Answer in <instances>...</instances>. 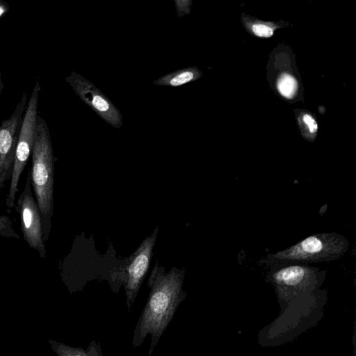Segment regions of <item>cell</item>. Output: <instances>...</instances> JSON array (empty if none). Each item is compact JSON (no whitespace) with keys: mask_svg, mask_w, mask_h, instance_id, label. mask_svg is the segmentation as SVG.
Masks as SVG:
<instances>
[{"mask_svg":"<svg viewBox=\"0 0 356 356\" xmlns=\"http://www.w3.org/2000/svg\"><path fill=\"white\" fill-rule=\"evenodd\" d=\"M184 274V269L176 267L165 273V268L157 263L151 272L147 282L149 294L132 339L133 347L138 348L150 334L151 343L147 356H152L179 305L186 298V294L182 289Z\"/></svg>","mask_w":356,"mask_h":356,"instance_id":"cell-1","label":"cell"},{"mask_svg":"<svg viewBox=\"0 0 356 356\" xmlns=\"http://www.w3.org/2000/svg\"><path fill=\"white\" fill-rule=\"evenodd\" d=\"M31 155V168L29 170L31 188L40 212L43 239L47 242L51 232L54 211L55 158L48 126L40 115L38 116Z\"/></svg>","mask_w":356,"mask_h":356,"instance_id":"cell-2","label":"cell"},{"mask_svg":"<svg viewBox=\"0 0 356 356\" xmlns=\"http://www.w3.org/2000/svg\"><path fill=\"white\" fill-rule=\"evenodd\" d=\"M347 240L335 233L309 236L298 243L274 254L273 261H321L336 259L348 248Z\"/></svg>","mask_w":356,"mask_h":356,"instance_id":"cell-3","label":"cell"},{"mask_svg":"<svg viewBox=\"0 0 356 356\" xmlns=\"http://www.w3.org/2000/svg\"><path fill=\"white\" fill-rule=\"evenodd\" d=\"M40 90V84L39 82H36L28 101L24 115L16 148L10 188L5 202L6 206L10 209L15 207L19 178L33 149L38 116V106Z\"/></svg>","mask_w":356,"mask_h":356,"instance_id":"cell-4","label":"cell"},{"mask_svg":"<svg viewBox=\"0 0 356 356\" xmlns=\"http://www.w3.org/2000/svg\"><path fill=\"white\" fill-rule=\"evenodd\" d=\"M24 92L11 115L0 125V193L11 179L17 141L28 104Z\"/></svg>","mask_w":356,"mask_h":356,"instance_id":"cell-5","label":"cell"},{"mask_svg":"<svg viewBox=\"0 0 356 356\" xmlns=\"http://www.w3.org/2000/svg\"><path fill=\"white\" fill-rule=\"evenodd\" d=\"M15 207L19 216L24 239L30 248L38 252L41 259H44L47 250L42 236L41 216L32 192L30 171Z\"/></svg>","mask_w":356,"mask_h":356,"instance_id":"cell-6","label":"cell"},{"mask_svg":"<svg viewBox=\"0 0 356 356\" xmlns=\"http://www.w3.org/2000/svg\"><path fill=\"white\" fill-rule=\"evenodd\" d=\"M65 80L76 95L101 118L115 128L121 127L122 117L120 111L92 83L74 72Z\"/></svg>","mask_w":356,"mask_h":356,"instance_id":"cell-7","label":"cell"},{"mask_svg":"<svg viewBox=\"0 0 356 356\" xmlns=\"http://www.w3.org/2000/svg\"><path fill=\"white\" fill-rule=\"evenodd\" d=\"M158 232L159 227H156L151 236L146 237L129 257L124 281L129 309L131 308L148 270Z\"/></svg>","mask_w":356,"mask_h":356,"instance_id":"cell-8","label":"cell"},{"mask_svg":"<svg viewBox=\"0 0 356 356\" xmlns=\"http://www.w3.org/2000/svg\"><path fill=\"white\" fill-rule=\"evenodd\" d=\"M202 72L195 67L168 73L153 82L155 85L177 87L199 79Z\"/></svg>","mask_w":356,"mask_h":356,"instance_id":"cell-9","label":"cell"},{"mask_svg":"<svg viewBox=\"0 0 356 356\" xmlns=\"http://www.w3.org/2000/svg\"><path fill=\"white\" fill-rule=\"evenodd\" d=\"M307 266L301 265H290L276 271L273 276L280 284L294 286L300 284L310 271Z\"/></svg>","mask_w":356,"mask_h":356,"instance_id":"cell-10","label":"cell"},{"mask_svg":"<svg viewBox=\"0 0 356 356\" xmlns=\"http://www.w3.org/2000/svg\"><path fill=\"white\" fill-rule=\"evenodd\" d=\"M60 350L61 356H103L100 343L95 341H91L86 350L62 346Z\"/></svg>","mask_w":356,"mask_h":356,"instance_id":"cell-11","label":"cell"},{"mask_svg":"<svg viewBox=\"0 0 356 356\" xmlns=\"http://www.w3.org/2000/svg\"><path fill=\"white\" fill-rule=\"evenodd\" d=\"M277 90L286 99H292L298 90L296 79L289 74H282L277 83Z\"/></svg>","mask_w":356,"mask_h":356,"instance_id":"cell-12","label":"cell"},{"mask_svg":"<svg viewBox=\"0 0 356 356\" xmlns=\"http://www.w3.org/2000/svg\"><path fill=\"white\" fill-rule=\"evenodd\" d=\"M0 236L19 239V235L15 231L11 219L6 215L0 216Z\"/></svg>","mask_w":356,"mask_h":356,"instance_id":"cell-13","label":"cell"},{"mask_svg":"<svg viewBox=\"0 0 356 356\" xmlns=\"http://www.w3.org/2000/svg\"><path fill=\"white\" fill-rule=\"evenodd\" d=\"M253 33L260 38H270L273 35V29L265 24H254L252 26Z\"/></svg>","mask_w":356,"mask_h":356,"instance_id":"cell-14","label":"cell"},{"mask_svg":"<svg viewBox=\"0 0 356 356\" xmlns=\"http://www.w3.org/2000/svg\"><path fill=\"white\" fill-rule=\"evenodd\" d=\"M302 122L310 134H316L318 125L312 115L305 113L302 116Z\"/></svg>","mask_w":356,"mask_h":356,"instance_id":"cell-15","label":"cell"},{"mask_svg":"<svg viewBox=\"0 0 356 356\" xmlns=\"http://www.w3.org/2000/svg\"><path fill=\"white\" fill-rule=\"evenodd\" d=\"M177 17H180L191 13L192 1L191 0H175Z\"/></svg>","mask_w":356,"mask_h":356,"instance_id":"cell-16","label":"cell"},{"mask_svg":"<svg viewBox=\"0 0 356 356\" xmlns=\"http://www.w3.org/2000/svg\"><path fill=\"white\" fill-rule=\"evenodd\" d=\"M8 10L9 5L6 2L0 0V18L5 15Z\"/></svg>","mask_w":356,"mask_h":356,"instance_id":"cell-17","label":"cell"},{"mask_svg":"<svg viewBox=\"0 0 356 356\" xmlns=\"http://www.w3.org/2000/svg\"><path fill=\"white\" fill-rule=\"evenodd\" d=\"M3 89V83L2 79H1V73L0 72V96H1Z\"/></svg>","mask_w":356,"mask_h":356,"instance_id":"cell-18","label":"cell"}]
</instances>
